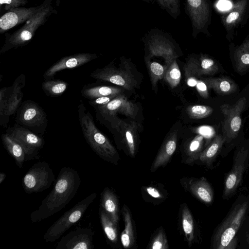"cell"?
Instances as JSON below:
<instances>
[{"label": "cell", "mask_w": 249, "mask_h": 249, "mask_svg": "<svg viewBox=\"0 0 249 249\" xmlns=\"http://www.w3.org/2000/svg\"><path fill=\"white\" fill-rule=\"evenodd\" d=\"M80 184L76 170L71 167H62L52 191L41 201L38 208L30 214L31 222H40L63 209L76 195Z\"/></svg>", "instance_id": "cell-1"}, {"label": "cell", "mask_w": 249, "mask_h": 249, "mask_svg": "<svg viewBox=\"0 0 249 249\" xmlns=\"http://www.w3.org/2000/svg\"><path fill=\"white\" fill-rule=\"evenodd\" d=\"M78 118L84 137L91 149L102 160L117 164L120 158L109 140L97 128L92 116L80 100Z\"/></svg>", "instance_id": "cell-2"}, {"label": "cell", "mask_w": 249, "mask_h": 249, "mask_svg": "<svg viewBox=\"0 0 249 249\" xmlns=\"http://www.w3.org/2000/svg\"><path fill=\"white\" fill-rule=\"evenodd\" d=\"M248 207L249 202L245 199L236 202L232 207L212 236L213 249L236 248L237 242L235 235L246 218Z\"/></svg>", "instance_id": "cell-3"}, {"label": "cell", "mask_w": 249, "mask_h": 249, "mask_svg": "<svg viewBox=\"0 0 249 249\" xmlns=\"http://www.w3.org/2000/svg\"><path fill=\"white\" fill-rule=\"evenodd\" d=\"M54 13H56V11L52 5L50 1L27 20L21 28L11 34L6 35L5 41L0 50V54L27 45L32 40L37 29L43 25L49 17Z\"/></svg>", "instance_id": "cell-4"}, {"label": "cell", "mask_w": 249, "mask_h": 249, "mask_svg": "<svg viewBox=\"0 0 249 249\" xmlns=\"http://www.w3.org/2000/svg\"><path fill=\"white\" fill-rule=\"evenodd\" d=\"M96 196L95 193H92L64 213L48 229L43 236L44 241L53 242L59 239L65 232L82 218Z\"/></svg>", "instance_id": "cell-5"}, {"label": "cell", "mask_w": 249, "mask_h": 249, "mask_svg": "<svg viewBox=\"0 0 249 249\" xmlns=\"http://www.w3.org/2000/svg\"><path fill=\"white\" fill-rule=\"evenodd\" d=\"M16 123L37 135H44L47 128V116L43 108L36 102L25 100L18 107Z\"/></svg>", "instance_id": "cell-6"}, {"label": "cell", "mask_w": 249, "mask_h": 249, "mask_svg": "<svg viewBox=\"0 0 249 249\" xmlns=\"http://www.w3.org/2000/svg\"><path fill=\"white\" fill-rule=\"evenodd\" d=\"M249 162V144H240L235 151L231 168L225 176L223 199H228L236 193L241 184Z\"/></svg>", "instance_id": "cell-7"}, {"label": "cell", "mask_w": 249, "mask_h": 249, "mask_svg": "<svg viewBox=\"0 0 249 249\" xmlns=\"http://www.w3.org/2000/svg\"><path fill=\"white\" fill-rule=\"evenodd\" d=\"M26 76L21 74L11 87H4L0 90V124L7 127L10 116L17 112L23 97L22 89L24 87Z\"/></svg>", "instance_id": "cell-8"}, {"label": "cell", "mask_w": 249, "mask_h": 249, "mask_svg": "<svg viewBox=\"0 0 249 249\" xmlns=\"http://www.w3.org/2000/svg\"><path fill=\"white\" fill-rule=\"evenodd\" d=\"M55 180V175L49 164L44 161L35 163L22 179V186L28 194L38 193L48 189Z\"/></svg>", "instance_id": "cell-9"}, {"label": "cell", "mask_w": 249, "mask_h": 249, "mask_svg": "<svg viewBox=\"0 0 249 249\" xmlns=\"http://www.w3.org/2000/svg\"><path fill=\"white\" fill-rule=\"evenodd\" d=\"M97 119L101 122L109 125L117 118V113H120L134 118L137 115L138 107L136 104L129 101L122 93L118 95L108 103L93 107Z\"/></svg>", "instance_id": "cell-10"}, {"label": "cell", "mask_w": 249, "mask_h": 249, "mask_svg": "<svg viewBox=\"0 0 249 249\" xmlns=\"http://www.w3.org/2000/svg\"><path fill=\"white\" fill-rule=\"evenodd\" d=\"M246 105L245 97L240 98L235 104H224L220 106L223 114L222 130L225 142L229 143L237 136L240 129L241 114Z\"/></svg>", "instance_id": "cell-11"}, {"label": "cell", "mask_w": 249, "mask_h": 249, "mask_svg": "<svg viewBox=\"0 0 249 249\" xmlns=\"http://www.w3.org/2000/svg\"><path fill=\"white\" fill-rule=\"evenodd\" d=\"M6 133L22 146L25 152L26 161L39 158V153L45 143L42 136L17 123L9 127Z\"/></svg>", "instance_id": "cell-12"}, {"label": "cell", "mask_w": 249, "mask_h": 249, "mask_svg": "<svg viewBox=\"0 0 249 249\" xmlns=\"http://www.w3.org/2000/svg\"><path fill=\"white\" fill-rule=\"evenodd\" d=\"M90 76L98 81L110 82L131 91L137 88L138 83L134 75L128 69L117 68L109 64L92 71Z\"/></svg>", "instance_id": "cell-13"}, {"label": "cell", "mask_w": 249, "mask_h": 249, "mask_svg": "<svg viewBox=\"0 0 249 249\" xmlns=\"http://www.w3.org/2000/svg\"><path fill=\"white\" fill-rule=\"evenodd\" d=\"M110 126L119 134L120 137L117 139L119 147L126 155L135 158L139 146L138 124L134 122L127 123L117 117Z\"/></svg>", "instance_id": "cell-14"}, {"label": "cell", "mask_w": 249, "mask_h": 249, "mask_svg": "<svg viewBox=\"0 0 249 249\" xmlns=\"http://www.w3.org/2000/svg\"><path fill=\"white\" fill-rule=\"evenodd\" d=\"M50 1L45 0L41 4L36 6L18 7L7 11L0 18V33H4L15 26L26 22Z\"/></svg>", "instance_id": "cell-15"}, {"label": "cell", "mask_w": 249, "mask_h": 249, "mask_svg": "<svg viewBox=\"0 0 249 249\" xmlns=\"http://www.w3.org/2000/svg\"><path fill=\"white\" fill-rule=\"evenodd\" d=\"M94 231L89 228L78 227L62 237L56 249H93Z\"/></svg>", "instance_id": "cell-16"}, {"label": "cell", "mask_w": 249, "mask_h": 249, "mask_svg": "<svg viewBox=\"0 0 249 249\" xmlns=\"http://www.w3.org/2000/svg\"><path fill=\"white\" fill-rule=\"evenodd\" d=\"M179 183L185 191L201 202L209 205L213 202V191L206 178L183 177L180 179Z\"/></svg>", "instance_id": "cell-17"}, {"label": "cell", "mask_w": 249, "mask_h": 249, "mask_svg": "<svg viewBox=\"0 0 249 249\" xmlns=\"http://www.w3.org/2000/svg\"><path fill=\"white\" fill-rule=\"evenodd\" d=\"M98 57L96 53H84L61 58L47 69L43 77L44 79H52L55 74L65 69H74L84 65Z\"/></svg>", "instance_id": "cell-18"}, {"label": "cell", "mask_w": 249, "mask_h": 249, "mask_svg": "<svg viewBox=\"0 0 249 249\" xmlns=\"http://www.w3.org/2000/svg\"><path fill=\"white\" fill-rule=\"evenodd\" d=\"M187 6L194 28L197 31H207L211 10L208 0H187Z\"/></svg>", "instance_id": "cell-19"}, {"label": "cell", "mask_w": 249, "mask_h": 249, "mask_svg": "<svg viewBox=\"0 0 249 249\" xmlns=\"http://www.w3.org/2000/svg\"><path fill=\"white\" fill-rule=\"evenodd\" d=\"M178 225L180 233L189 247L197 241L196 227L193 215L186 202L180 206L178 212Z\"/></svg>", "instance_id": "cell-20"}, {"label": "cell", "mask_w": 249, "mask_h": 249, "mask_svg": "<svg viewBox=\"0 0 249 249\" xmlns=\"http://www.w3.org/2000/svg\"><path fill=\"white\" fill-rule=\"evenodd\" d=\"M178 135L173 132L164 140L151 166L150 171L155 172L160 167H165L175 152L178 143Z\"/></svg>", "instance_id": "cell-21"}, {"label": "cell", "mask_w": 249, "mask_h": 249, "mask_svg": "<svg viewBox=\"0 0 249 249\" xmlns=\"http://www.w3.org/2000/svg\"><path fill=\"white\" fill-rule=\"evenodd\" d=\"M247 5L248 0H239L229 12L222 17L221 20L228 38L232 36L234 29L243 19Z\"/></svg>", "instance_id": "cell-22"}, {"label": "cell", "mask_w": 249, "mask_h": 249, "mask_svg": "<svg viewBox=\"0 0 249 249\" xmlns=\"http://www.w3.org/2000/svg\"><path fill=\"white\" fill-rule=\"evenodd\" d=\"M100 208L109 216L113 222L117 226L120 221L121 210L118 197L114 191L106 187L101 194Z\"/></svg>", "instance_id": "cell-23"}, {"label": "cell", "mask_w": 249, "mask_h": 249, "mask_svg": "<svg viewBox=\"0 0 249 249\" xmlns=\"http://www.w3.org/2000/svg\"><path fill=\"white\" fill-rule=\"evenodd\" d=\"M149 57L160 56L164 58L167 68L178 57L172 45L161 38L153 39L149 43Z\"/></svg>", "instance_id": "cell-24"}, {"label": "cell", "mask_w": 249, "mask_h": 249, "mask_svg": "<svg viewBox=\"0 0 249 249\" xmlns=\"http://www.w3.org/2000/svg\"><path fill=\"white\" fill-rule=\"evenodd\" d=\"M121 212L124 221V228L120 235L121 243L124 249L134 248L137 245L136 233L131 211L128 206L124 204Z\"/></svg>", "instance_id": "cell-25"}, {"label": "cell", "mask_w": 249, "mask_h": 249, "mask_svg": "<svg viewBox=\"0 0 249 249\" xmlns=\"http://www.w3.org/2000/svg\"><path fill=\"white\" fill-rule=\"evenodd\" d=\"M204 137L196 135L184 145L181 154V162L193 165L196 162L203 150Z\"/></svg>", "instance_id": "cell-26"}, {"label": "cell", "mask_w": 249, "mask_h": 249, "mask_svg": "<svg viewBox=\"0 0 249 249\" xmlns=\"http://www.w3.org/2000/svg\"><path fill=\"white\" fill-rule=\"evenodd\" d=\"M224 142L223 136L216 135L203 149L197 161L207 167H211L220 152Z\"/></svg>", "instance_id": "cell-27"}, {"label": "cell", "mask_w": 249, "mask_h": 249, "mask_svg": "<svg viewBox=\"0 0 249 249\" xmlns=\"http://www.w3.org/2000/svg\"><path fill=\"white\" fill-rule=\"evenodd\" d=\"M123 91L122 89L116 87L88 84L83 86L81 93L83 97L89 100L106 96L118 95Z\"/></svg>", "instance_id": "cell-28"}, {"label": "cell", "mask_w": 249, "mask_h": 249, "mask_svg": "<svg viewBox=\"0 0 249 249\" xmlns=\"http://www.w3.org/2000/svg\"><path fill=\"white\" fill-rule=\"evenodd\" d=\"M141 192L145 201L155 205L163 202L168 196L167 191L160 183L143 186L141 188Z\"/></svg>", "instance_id": "cell-29"}, {"label": "cell", "mask_w": 249, "mask_h": 249, "mask_svg": "<svg viewBox=\"0 0 249 249\" xmlns=\"http://www.w3.org/2000/svg\"><path fill=\"white\" fill-rule=\"evenodd\" d=\"M1 140L5 148L14 159L16 164L21 168L26 161L25 152L22 146L7 133L2 135Z\"/></svg>", "instance_id": "cell-30"}, {"label": "cell", "mask_w": 249, "mask_h": 249, "mask_svg": "<svg viewBox=\"0 0 249 249\" xmlns=\"http://www.w3.org/2000/svg\"><path fill=\"white\" fill-rule=\"evenodd\" d=\"M208 88L220 95L230 94L235 92L237 86L231 79L225 77L209 78L203 80Z\"/></svg>", "instance_id": "cell-31"}, {"label": "cell", "mask_w": 249, "mask_h": 249, "mask_svg": "<svg viewBox=\"0 0 249 249\" xmlns=\"http://www.w3.org/2000/svg\"><path fill=\"white\" fill-rule=\"evenodd\" d=\"M100 221L106 237L111 245H116L119 240L118 227L107 213L101 208L99 209Z\"/></svg>", "instance_id": "cell-32"}, {"label": "cell", "mask_w": 249, "mask_h": 249, "mask_svg": "<svg viewBox=\"0 0 249 249\" xmlns=\"http://www.w3.org/2000/svg\"><path fill=\"white\" fill-rule=\"evenodd\" d=\"M234 58L238 72H242L249 68V36L236 48Z\"/></svg>", "instance_id": "cell-33"}, {"label": "cell", "mask_w": 249, "mask_h": 249, "mask_svg": "<svg viewBox=\"0 0 249 249\" xmlns=\"http://www.w3.org/2000/svg\"><path fill=\"white\" fill-rule=\"evenodd\" d=\"M68 84L60 79H45L42 89L47 96L56 97L61 96L66 90Z\"/></svg>", "instance_id": "cell-34"}, {"label": "cell", "mask_w": 249, "mask_h": 249, "mask_svg": "<svg viewBox=\"0 0 249 249\" xmlns=\"http://www.w3.org/2000/svg\"><path fill=\"white\" fill-rule=\"evenodd\" d=\"M184 70L187 84L190 87H196L198 78L200 75L199 69V62L196 59L191 58L185 64Z\"/></svg>", "instance_id": "cell-35"}, {"label": "cell", "mask_w": 249, "mask_h": 249, "mask_svg": "<svg viewBox=\"0 0 249 249\" xmlns=\"http://www.w3.org/2000/svg\"><path fill=\"white\" fill-rule=\"evenodd\" d=\"M169 248L166 234L162 226L159 227L153 233L147 249H168Z\"/></svg>", "instance_id": "cell-36"}, {"label": "cell", "mask_w": 249, "mask_h": 249, "mask_svg": "<svg viewBox=\"0 0 249 249\" xmlns=\"http://www.w3.org/2000/svg\"><path fill=\"white\" fill-rule=\"evenodd\" d=\"M153 87H155L160 80L164 78L167 68L156 62L146 60Z\"/></svg>", "instance_id": "cell-37"}, {"label": "cell", "mask_w": 249, "mask_h": 249, "mask_svg": "<svg viewBox=\"0 0 249 249\" xmlns=\"http://www.w3.org/2000/svg\"><path fill=\"white\" fill-rule=\"evenodd\" d=\"M181 78V72L175 60L167 68L163 78L170 87L173 89L179 84Z\"/></svg>", "instance_id": "cell-38"}, {"label": "cell", "mask_w": 249, "mask_h": 249, "mask_svg": "<svg viewBox=\"0 0 249 249\" xmlns=\"http://www.w3.org/2000/svg\"><path fill=\"white\" fill-rule=\"evenodd\" d=\"M198 62L199 72L201 76L213 75L218 70V67L216 62L206 55H202Z\"/></svg>", "instance_id": "cell-39"}, {"label": "cell", "mask_w": 249, "mask_h": 249, "mask_svg": "<svg viewBox=\"0 0 249 249\" xmlns=\"http://www.w3.org/2000/svg\"><path fill=\"white\" fill-rule=\"evenodd\" d=\"M213 109L209 106L205 105L190 106L187 108V112L189 116L194 119H202L210 116Z\"/></svg>", "instance_id": "cell-40"}, {"label": "cell", "mask_w": 249, "mask_h": 249, "mask_svg": "<svg viewBox=\"0 0 249 249\" xmlns=\"http://www.w3.org/2000/svg\"><path fill=\"white\" fill-rule=\"evenodd\" d=\"M28 0H0V7L4 5V9L8 11L12 8L21 7L26 5Z\"/></svg>", "instance_id": "cell-41"}, {"label": "cell", "mask_w": 249, "mask_h": 249, "mask_svg": "<svg viewBox=\"0 0 249 249\" xmlns=\"http://www.w3.org/2000/svg\"><path fill=\"white\" fill-rule=\"evenodd\" d=\"M158 1L172 14L176 15L178 13L179 8L178 0H158Z\"/></svg>", "instance_id": "cell-42"}, {"label": "cell", "mask_w": 249, "mask_h": 249, "mask_svg": "<svg viewBox=\"0 0 249 249\" xmlns=\"http://www.w3.org/2000/svg\"><path fill=\"white\" fill-rule=\"evenodd\" d=\"M117 95H108L89 100V104L93 107L104 105L110 102Z\"/></svg>", "instance_id": "cell-43"}, {"label": "cell", "mask_w": 249, "mask_h": 249, "mask_svg": "<svg viewBox=\"0 0 249 249\" xmlns=\"http://www.w3.org/2000/svg\"><path fill=\"white\" fill-rule=\"evenodd\" d=\"M199 95L203 98H207L209 95L208 87L203 80H199L196 86Z\"/></svg>", "instance_id": "cell-44"}, {"label": "cell", "mask_w": 249, "mask_h": 249, "mask_svg": "<svg viewBox=\"0 0 249 249\" xmlns=\"http://www.w3.org/2000/svg\"><path fill=\"white\" fill-rule=\"evenodd\" d=\"M202 136H210L214 133V130L211 127L204 126L199 128L198 131Z\"/></svg>", "instance_id": "cell-45"}, {"label": "cell", "mask_w": 249, "mask_h": 249, "mask_svg": "<svg viewBox=\"0 0 249 249\" xmlns=\"http://www.w3.org/2000/svg\"><path fill=\"white\" fill-rule=\"evenodd\" d=\"M6 178V174L3 172L0 173V184L2 183Z\"/></svg>", "instance_id": "cell-46"}, {"label": "cell", "mask_w": 249, "mask_h": 249, "mask_svg": "<svg viewBox=\"0 0 249 249\" xmlns=\"http://www.w3.org/2000/svg\"><path fill=\"white\" fill-rule=\"evenodd\" d=\"M246 237V241H247V243L249 245V229L247 233Z\"/></svg>", "instance_id": "cell-47"}, {"label": "cell", "mask_w": 249, "mask_h": 249, "mask_svg": "<svg viewBox=\"0 0 249 249\" xmlns=\"http://www.w3.org/2000/svg\"></svg>", "instance_id": "cell-48"}]
</instances>
